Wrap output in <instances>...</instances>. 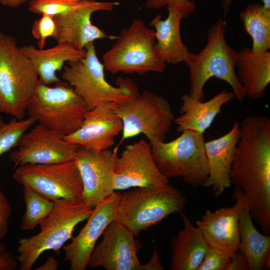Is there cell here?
Returning <instances> with one entry per match:
<instances>
[{"instance_id": "6da1fadb", "label": "cell", "mask_w": 270, "mask_h": 270, "mask_svg": "<svg viewBox=\"0 0 270 270\" xmlns=\"http://www.w3.org/2000/svg\"><path fill=\"white\" fill-rule=\"evenodd\" d=\"M240 128L231 183L248 196H260L270 190V118L248 116Z\"/></svg>"}, {"instance_id": "7a4b0ae2", "label": "cell", "mask_w": 270, "mask_h": 270, "mask_svg": "<svg viewBox=\"0 0 270 270\" xmlns=\"http://www.w3.org/2000/svg\"><path fill=\"white\" fill-rule=\"evenodd\" d=\"M226 32L224 22L220 19L208 30L204 48L198 54L190 52L185 62L190 70L188 95L198 100L204 101V86L213 77L227 82L238 102L246 96L235 72L237 51L228 44Z\"/></svg>"}, {"instance_id": "3957f363", "label": "cell", "mask_w": 270, "mask_h": 270, "mask_svg": "<svg viewBox=\"0 0 270 270\" xmlns=\"http://www.w3.org/2000/svg\"><path fill=\"white\" fill-rule=\"evenodd\" d=\"M54 202L52 212L40 224V232L18 240L16 258L20 270H30L45 251L59 254L72 238L76 226L87 220L94 208L82 201L59 200Z\"/></svg>"}, {"instance_id": "277c9868", "label": "cell", "mask_w": 270, "mask_h": 270, "mask_svg": "<svg viewBox=\"0 0 270 270\" xmlns=\"http://www.w3.org/2000/svg\"><path fill=\"white\" fill-rule=\"evenodd\" d=\"M84 50V58L64 66L62 78L82 98L88 110L103 102L124 103L138 94L130 78H118L116 86L107 82L104 66L97 56L94 42L88 44Z\"/></svg>"}, {"instance_id": "5b68a950", "label": "cell", "mask_w": 270, "mask_h": 270, "mask_svg": "<svg viewBox=\"0 0 270 270\" xmlns=\"http://www.w3.org/2000/svg\"><path fill=\"white\" fill-rule=\"evenodd\" d=\"M186 202L184 194L169 183L135 188L120 194L116 220L135 236L171 214L182 212Z\"/></svg>"}, {"instance_id": "8992f818", "label": "cell", "mask_w": 270, "mask_h": 270, "mask_svg": "<svg viewBox=\"0 0 270 270\" xmlns=\"http://www.w3.org/2000/svg\"><path fill=\"white\" fill-rule=\"evenodd\" d=\"M38 82L37 72L15 38L0 31V112L24 118Z\"/></svg>"}, {"instance_id": "52a82bcc", "label": "cell", "mask_w": 270, "mask_h": 270, "mask_svg": "<svg viewBox=\"0 0 270 270\" xmlns=\"http://www.w3.org/2000/svg\"><path fill=\"white\" fill-rule=\"evenodd\" d=\"M204 142V134L185 130L172 141L150 143L154 162L164 176L168 180L181 178L197 188L204 186L208 176Z\"/></svg>"}, {"instance_id": "ba28073f", "label": "cell", "mask_w": 270, "mask_h": 270, "mask_svg": "<svg viewBox=\"0 0 270 270\" xmlns=\"http://www.w3.org/2000/svg\"><path fill=\"white\" fill-rule=\"evenodd\" d=\"M116 40L102 57L105 70L113 74L164 72L166 63L156 50L154 30L143 20L134 19Z\"/></svg>"}, {"instance_id": "9c48e42d", "label": "cell", "mask_w": 270, "mask_h": 270, "mask_svg": "<svg viewBox=\"0 0 270 270\" xmlns=\"http://www.w3.org/2000/svg\"><path fill=\"white\" fill-rule=\"evenodd\" d=\"M88 110L84 100L66 82L50 86L39 82L26 113L38 124L65 136L81 126Z\"/></svg>"}, {"instance_id": "30bf717a", "label": "cell", "mask_w": 270, "mask_h": 270, "mask_svg": "<svg viewBox=\"0 0 270 270\" xmlns=\"http://www.w3.org/2000/svg\"><path fill=\"white\" fill-rule=\"evenodd\" d=\"M114 112L122 123L120 144L141 134L149 142L165 141L175 118L168 101L150 91L138 93L124 103L116 104Z\"/></svg>"}, {"instance_id": "8fae6325", "label": "cell", "mask_w": 270, "mask_h": 270, "mask_svg": "<svg viewBox=\"0 0 270 270\" xmlns=\"http://www.w3.org/2000/svg\"><path fill=\"white\" fill-rule=\"evenodd\" d=\"M13 179L53 202L82 201L83 184L75 160L51 164H26L16 167Z\"/></svg>"}, {"instance_id": "7c38bea8", "label": "cell", "mask_w": 270, "mask_h": 270, "mask_svg": "<svg viewBox=\"0 0 270 270\" xmlns=\"http://www.w3.org/2000/svg\"><path fill=\"white\" fill-rule=\"evenodd\" d=\"M10 154L14 168L26 164H51L76 159L79 146L64 136L38 124L20 138Z\"/></svg>"}, {"instance_id": "4fadbf2b", "label": "cell", "mask_w": 270, "mask_h": 270, "mask_svg": "<svg viewBox=\"0 0 270 270\" xmlns=\"http://www.w3.org/2000/svg\"><path fill=\"white\" fill-rule=\"evenodd\" d=\"M118 2L84 0L68 10L54 16L57 33L54 38L57 43L66 44L78 50H84L89 44L97 40H114L118 36H109L93 24L91 16L97 11H110Z\"/></svg>"}, {"instance_id": "5bb4252c", "label": "cell", "mask_w": 270, "mask_h": 270, "mask_svg": "<svg viewBox=\"0 0 270 270\" xmlns=\"http://www.w3.org/2000/svg\"><path fill=\"white\" fill-rule=\"evenodd\" d=\"M102 236V240L90 256L88 266L106 270H152L149 262L140 263L134 236L118 220L112 221Z\"/></svg>"}, {"instance_id": "9a60e30c", "label": "cell", "mask_w": 270, "mask_h": 270, "mask_svg": "<svg viewBox=\"0 0 270 270\" xmlns=\"http://www.w3.org/2000/svg\"><path fill=\"white\" fill-rule=\"evenodd\" d=\"M114 172V191L169 183L154 162L150 143L143 139L126 146L118 156Z\"/></svg>"}, {"instance_id": "2e32d148", "label": "cell", "mask_w": 270, "mask_h": 270, "mask_svg": "<svg viewBox=\"0 0 270 270\" xmlns=\"http://www.w3.org/2000/svg\"><path fill=\"white\" fill-rule=\"evenodd\" d=\"M120 193L114 191L94 208L84 226L63 247L64 260L70 270H85L98 238L108 226L116 219Z\"/></svg>"}, {"instance_id": "e0dca14e", "label": "cell", "mask_w": 270, "mask_h": 270, "mask_svg": "<svg viewBox=\"0 0 270 270\" xmlns=\"http://www.w3.org/2000/svg\"><path fill=\"white\" fill-rule=\"evenodd\" d=\"M118 147L92 152L79 146L76 162L83 184L82 202L94 208L114 192V165Z\"/></svg>"}, {"instance_id": "ac0fdd59", "label": "cell", "mask_w": 270, "mask_h": 270, "mask_svg": "<svg viewBox=\"0 0 270 270\" xmlns=\"http://www.w3.org/2000/svg\"><path fill=\"white\" fill-rule=\"evenodd\" d=\"M234 194V205L208 210L196 222L208 248L230 257L238 250L240 218L246 200L240 191L235 189Z\"/></svg>"}, {"instance_id": "d6986e66", "label": "cell", "mask_w": 270, "mask_h": 270, "mask_svg": "<svg viewBox=\"0 0 270 270\" xmlns=\"http://www.w3.org/2000/svg\"><path fill=\"white\" fill-rule=\"evenodd\" d=\"M116 104L103 102L88 110L81 126L64 140L90 151L110 149L122 130V121L114 112Z\"/></svg>"}, {"instance_id": "ffe728a7", "label": "cell", "mask_w": 270, "mask_h": 270, "mask_svg": "<svg viewBox=\"0 0 270 270\" xmlns=\"http://www.w3.org/2000/svg\"><path fill=\"white\" fill-rule=\"evenodd\" d=\"M240 136V124L235 121L226 134L204 142L209 172L204 187L212 188L216 197L232 184L231 168Z\"/></svg>"}, {"instance_id": "44dd1931", "label": "cell", "mask_w": 270, "mask_h": 270, "mask_svg": "<svg viewBox=\"0 0 270 270\" xmlns=\"http://www.w3.org/2000/svg\"><path fill=\"white\" fill-rule=\"evenodd\" d=\"M234 97L233 92L226 89L206 102L198 100L188 94H183L180 98V116L174 120L177 131L192 130L204 134L220 112L222 106Z\"/></svg>"}, {"instance_id": "7402d4cb", "label": "cell", "mask_w": 270, "mask_h": 270, "mask_svg": "<svg viewBox=\"0 0 270 270\" xmlns=\"http://www.w3.org/2000/svg\"><path fill=\"white\" fill-rule=\"evenodd\" d=\"M168 10L166 18L162 20L159 14L149 24L154 28L156 50L165 63L186 62L190 52L182 40L180 30V22L184 16L172 6H168Z\"/></svg>"}, {"instance_id": "603a6c76", "label": "cell", "mask_w": 270, "mask_h": 270, "mask_svg": "<svg viewBox=\"0 0 270 270\" xmlns=\"http://www.w3.org/2000/svg\"><path fill=\"white\" fill-rule=\"evenodd\" d=\"M21 52L30 61L38 73L39 82L50 85L62 81L56 75L66 62L80 60L86 56V50H78L64 43H57L46 49L32 45L20 47Z\"/></svg>"}, {"instance_id": "cb8c5ba5", "label": "cell", "mask_w": 270, "mask_h": 270, "mask_svg": "<svg viewBox=\"0 0 270 270\" xmlns=\"http://www.w3.org/2000/svg\"><path fill=\"white\" fill-rule=\"evenodd\" d=\"M179 213L183 227L171 242L172 254L169 268L171 270H197L208 246L197 226L182 211Z\"/></svg>"}, {"instance_id": "d4e9b609", "label": "cell", "mask_w": 270, "mask_h": 270, "mask_svg": "<svg viewBox=\"0 0 270 270\" xmlns=\"http://www.w3.org/2000/svg\"><path fill=\"white\" fill-rule=\"evenodd\" d=\"M235 66L246 96L252 100L262 98L270 82V52L256 53L243 48L236 52Z\"/></svg>"}, {"instance_id": "484cf974", "label": "cell", "mask_w": 270, "mask_h": 270, "mask_svg": "<svg viewBox=\"0 0 270 270\" xmlns=\"http://www.w3.org/2000/svg\"><path fill=\"white\" fill-rule=\"evenodd\" d=\"M238 250L246 256L249 270L269 269L270 236L255 227L246 200L240 216Z\"/></svg>"}, {"instance_id": "4316f807", "label": "cell", "mask_w": 270, "mask_h": 270, "mask_svg": "<svg viewBox=\"0 0 270 270\" xmlns=\"http://www.w3.org/2000/svg\"><path fill=\"white\" fill-rule=\"evenodd\" d=\"M246 32L252 40V50L256 53L270 48V10L258 3L248 5L239 14Z\"/></svg>"}, {"instance_id": "83f0119b", "label": "cell", "mask_w": 270, "mask_h": 270, "mask_svg": "<svg viewBox=\"0 0 270 270\" xmlns=\"http://www.w3.org/2000/svg\"><path fill=\"white\" fill-rule=\"evenodd\" d=\"M23 196L26 209L20 228L30 230L40 225L52 212L55 202L27 186H23Z\"/></svg>"}, {"instance_id": "f1b7e54d", "label": "cell", "mask_w": 270, "mask_h": 270, "mask_svg": "<svg viewBox=\"0 0 270 270\" xmlns=\"http://www.w3.org/2000/svg\"><path fill=\"white\" fill-rule=\"evenodd\" d=\"M36 122L34 118L28 116L22 119L14 118L5 122L0 116V156L17 146L22 135Z\"/></svg>"}, {"instance_id": "f546056e", "label": "cell", "mask_w": 270, "mask_h": 270, "mask_svg": "<svg viewBox=\"0 0 270 270\" xmlns=\"http://www.w3.org/2000/svg\"><path fill=\"white\" fill-rule=\"evenodd\" d=\"M79 2L74 0H31L28 3L30 12L54 16L62 14L74 6Z\"/></svg>"}, {"instance_id": "4dcf8cb0", "label": "cell", "mask_w": 270, "mask_h": 270, "mask_svg": "<svg viewBox=\"0 0 270 270\" xmlns=\"http://www.w3.org/2000/svg\"><path fill=\"white\" fill-rule=\"evenodd\" d=\"M41 17L35 20L32 26V34L38 40V48H44L46 39L54 38L57 33V28L52 16L42 14Z\"/></svg>"}, {"instance_id": "1f68e13d", "label": "cell", "mask_w": 270, "mask_h": 270, "mask_svg": "<svg viewBox=\"0 0 270 270\" xmlns=\"http://www.w3.org/2000/svg\"><path fill=\"white\" fill-rule=\"evenodd\" d=\"M230 257L208 248L197 270H227Z\"/></svg>"}, {"instance_id": "d6a6232c", "label": "cell", "mask_w": 270, "mask_h": 270, "mask_svg": "<svg viewBox=\"0 0 270 270\" xmlns=\"http://www.w3.org/2000/svg\"><path fill=\"white\" fill-rule=\"evenodd\" d=\"M166 6H172L180 10L187 18L196 9V4L192 0H146V6L158 9Z\"/></svg>"}, {"instance_id": "836d02e7", "label": "cell", "mask_w": 270, "mask_h": 270, "mask_svg": "<svg viewBox=\"0 0 270 270\" xmlns=\"http://www.w3.org/2000/svg\"><path fill=\"white\" fill-rule=\"evenodd\" d=\"M12 212V208L0 186V242L8 231V221Z\"/></svg>"}, {"instance_id": "e575fe53", "label": "cell", "mask_w": 270, "mask_h": 270, "mask_svg": "<svg viewBox=\"0 0 270 270\" xmlns=\"http://www.w3.org/2000/svg\"><path fill=\"white\" fill-rule=\"evenodd\" d=\"M18 263L16 256L6 244L0 242V270H15Z\"/></svg>"}, {"instance_id": "d590c367", "label": "cell", "mask_w": 270, "mask_h": 270, "mask_svg": "<svg viewBox=\"0 0 270 270\" xmlns=\"http://www.w3.org/2000/svg\"><path fill=\"white\" fill-rule=\"evenodd\" d=\"M249 270L248 264L244 254L238 251L230 257L227 270Z\"/></svg>"}, {"instance_id": "8d00e7d4", "label": "cell", "mask_w": 270, "mask_h": 270, "mask_svg": "<svg viewBox=\"0 0 270 270\" xmlns=\"http://www.w3.org/2000/svg\"><path fill=\"white\" fill-rule=\"evenodd\" d=\"M58 260L54 256L48 258L46 261L40 266L36 268V270H56L58 268Z\"/></svg>"}, {"instance_id": "74e56055", "label": "cell", "mask_w": 270, "mask_h": 270, "mask_svg": "<svg viewBox=\"0 0 270 270\" xmlns=\"http://www.w3.org/2000/svg\"><path fill=\"white\" fill-rule=\"evenodd\" d=\"M28 0H0V4L6 6L14 8L20 6Z\"/></svg>"}, {"instance_id": "f35d334b", "label": "cell", "mask_w": 270, "mask_h": 270, "mask_svg": "<svg viewBox=\"0 0 270 270\" xmlns=\"http://www.w3.org/2000/svg\"><path fill=\"white\" fill-rule=\"evenodd\" d=\"M232 0H222V6L224 16L226 18L230 6V5Z\"/></svg>"}, {"instance_id": "ab89813d", "label": "cell", "mask_w": 270, "mask_h": 270, "mask_svg": "<svg viewBox=\"0 0 270 270\" xmlns=\"http://www.w3.org/2000/svg\"><path fill=\"white\" fill-rule=\"evenodd\" d=\"M263 6L268 10H270V0H262Z\"/></svg>"}, {"instance_id": "60d3db41", "label": "cell", "mask_w": 270, "mask_h": 270, "mask_svg": "<svg viewBox=\"0 0 270 270\" xmlns=\"http://www.w3.org/2000/svg\"><path fill=\"white\" fill-rule=\"evenodd\" d=\"M76 0V1H82V0Z\"/></svg>"}]
</instances>
